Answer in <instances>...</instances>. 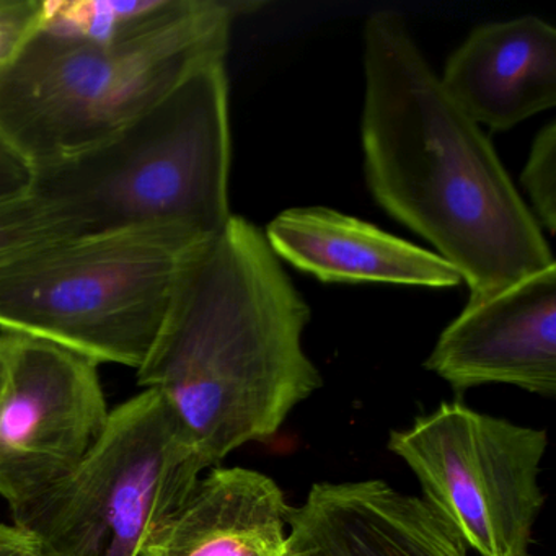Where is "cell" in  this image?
I'll use <instances>...</instances> for the list:
<instances>
[{
	"instance_id": "8fae6325",
	"label": "cell",
	"mask_w": 556,
	"mask_h": 556,
	"mask_svg": "<svg viewBox=\"0 0 556 556\" xmlns=\"http://www.w3.org/2000/svg\"><path fill=\"white\" fill-rule=\"evenodd\" d=\"M477 125L509 131L556 105V30L533 15L481 25L439 77Z\"/></svg>"
},
{
	"instance_id": "30bf717a",
	"label": "cell",
	"mask_w": 556,
	"mask_h": 556,
	"mask_svg": "<svg viewBox=\"0 0 556 556\" xmlns=\"http://www.w3.org/2000/svg\"><path fill=\"white\" fill-rule=\"evenodd\" d=\"M288 526L285 556H468L421 497L382 480L314 484Z\"/></svg>"
},
{
	"instance_id": "ba28073f",
	"label": "cell",
	"mask_w": 556,
	"mask_h": 556,
	"mask_svg": "<svg viewBox=\"0 0 556 556\" xmlns=\"http://www.w3.org/2000/svg\"><path fill=\"white\" fill-rule=\"evenodd\" d=\"M109 416L96 361L0 330V497L12 513L70 477Z\"/></svg>"
},
{
	"instance_id": "8992f818",
	"label": "cell",
	"mask_w": 556,
	"mask_h": 556,
	"mask_svg": "<svg viewBox=\"0 0 556 556\" xmlns=\"http://www.w3.org/2000/svg\"><path fill=\"white\" fill-rule=\"evenodd\" d=\"M210 467L155 390L110 412L79 467L27 506L14 526L43 556H142Z\"/></svg>"
},
{
	"instance_id": "9c48e42d",
	"label": "cell",
	"mask_w": 556,
	"mask_h": 556,
	"mask_svg": "<svg viewBox=\"0 0 556 556\" xmlns=\"http://www.w3.org/2000/svg\"><path fill=\"white\" fill-rule=\"evenodd\" d=\"M425 367L455 390L488 383L556 395V265L468 302Z\"/></svg>"
},
{
	"instance_id": "ac0fdd59",
	"label": "cell",
	"mask_w": 556,
	"mask_h": 556,
	"mask_svg": "<svg viewBox=\"0 0 556 556\" xmlns=\"http://www.w3.org/2000/svg\"><path fill=\"white\" fill-rule=\"evenodd\" d=\"M34 168L0 138V198L30 190Z\"/></svg>"
},
{
	"instance_id": "e0dca14e",
	"label": "cell",
	"mask_w": 556,
	"mask_h": 556,
	"mask_svg": "<svg viewBox=\"0 0 556 556\" xmlns=\"http://www.w3.org/2000/svg\"><path fill=\"white\" fill-rule=\"evenodd\" d=\"M45 0H0V77L43 28Z\"/></svg>"
},
{
	"instance_id": "2e32d148",
	"label": "cell",
	"mask_w": 556,
	"mask_h": 556,
	"mask_svg": "<svg viewBox=\"0 0 556 556\" xmlns=\"http://www.w3.org/2000/svg\"><path fill=\"white\" fill-rule=\"evenodd\" d=\"M523 188L529 194L530 213L548 236L556 230V123L540 129L530 148L529 159L520 175Z\"/></svg>"
},
{
	"instance_id": "3957f363",
	"label": "cell",
	"mask_w": 556,
	"mask_h": 556,
	"mask_svg": "<svg viewBox=\"0 0 556 556\" xmlns=\"http://www.w3.org/2000/svg\"><path fill=\"white\" fill-rule=\"evenodd\" d=\"M263 5L184 0L157 27L113 45L41 28L0 77V138L34 170L100 144L191 71L226 61L233 21Z\"/></svg>"
},
{
	"instance_id": "52a82bcc",
	"label": "cell",
	"mask_w": 556,
	"mask_h": 556,
	"mask_svg": "<svg viewBox=\"0 0 556 556\" xmlns=\"http://www.w3.org/2000/svg\"><path fill=\"white\" fill-rule=\"evenodd\" d=\"M546 445L545 429L460 402L441 403L389 438V451L412 468L429 509L480 556H529L545 506L539 475Z\"/></svg>"
},
{
	"instance_id": "ffe728a7",
	"label": "cell",
	"mask_w": 556,
	"mask_h": 556,
	"mask_svg": "<svg viewBox=\"0 0 556 556\" xmlns=\"http://www.w3.org/2000/svg\"><path fill=\"white\" fill-rule=\"evenodd\" d=\"M34 556H43V555H41V553H40V552H37V553H35V555H34Z\"/></svg>"
},
{
	"instance_id": "5bb4252c",
	"label": "cell",
	"mask_w": 556,
	"mask_h": 556,
	"mask_svg": "<svg viewBox=\"0 0 556 556\" xmlns=\"http://www.w3.org/2000/svg\"><path fill=\"white\" fill-rule=\"evenodd\" d=\"M184 0H45L43 30L96 45H113L157 27Z\"/></svg>"
},
{
	"instance_id": "4fadbf2b",
	"label": "cell",
	"mask_w": 556,
	"mask_h": 556,
	"mask_svg": "<svg viewBox=\"0 0 556 556\" xmlns=\"http://www.w3.org/2000/svg\"><path fill=\"white\" fill-rule=\"evenodd\" d=\"M289 510L268 475L217 467L198 481L142 556H285Z\"/></svg>"
},
{
	"instance_id": "6da1fadb",
	"label": "cell",
	"mask_w": 556,
	"mask_h": 556,
	"mask_svg": "<svg viewBox=\"0 0 556 556\" xmlns=\"http://www.w3.org/2000/svg\"><path fill=\"white\" fill-rule=\"evenodd\" d=\"M364 74L370 193L460 273L468 302L555 266L490 139L445 92L396 12L367 17Z\"/></svg>"
},
{
	"instance_id": "7a4b0ae2",
	"label": "cell",
	"mask_w": 556,
	"mask_h": 556,
	"mask_svg": "<svg viewBox=\"0 0 556 556\" xmlns=\"http://www.w3.org/2000/svg\"><path fill=\"white\" fill-rule=\"evenodd\" d=\"M311 321L265 233L242 216L194 250L138 383L170 406L207 465L266 441L321 386Z\"/></svg>"
},
{
	"instance_id": "9a60e30c",
	"label": "cell",
	"mask_w": 556,
	"mask_h": 556,
	"mask_svg": "<svg viewBox=\"0 0 556 556\" xmlns=\"http://www.w3.org/2000/svg\"><path fill=\"white\" fill-rule=\"evenodd\" d=\"M71 236H76L73 226L34 191L0 198V266L37 247Z\"/></svg>"
},
{
	"instance_id": "5b68a950",
	"label": "cell",
	"mask_w": 556,
	"mask_h": 556,
	"mask_svg": "<svg viewBox=\"0 0 556 556\" xmlns=\"http://www.w3.org/2000/svg\"><path fill=\"white\" fill-rule=\"evenodd\" d=\"M204 242L177 227L148 226L37 247L0 266V330L138 369Z\"/></svg>"
},
{
	"instance_id": "7c38bea8",
	"label": "cell",
	"mask_w": 556,
	"mask_h": 556,
	"mask_svg": "<svg viewBox=\"0 0 556 556\" xmlns=\"http://www.w3.org/2000/svg\"><path fill=\"white\" fill-rule=\"evenodd\" d=\"M279 260L324 282L457 288L460 273L438 253L328 207H292L266 227Z\"/></svg>"
},
{
	"instance_id": "277c9868",
	"label": "cell",
	"mask_w": 556,
	"mask_h": 556,
	"mask_svg": "<svg viewBox=\"0 0 556 556\" xmlns=\"http://www.w3.org/2000/svg\"><path fill=\"white\" fill-rule=\"evenodd\" d=\"M230 155L226 61H211L105 141L34 170L30 190L76 236L167 226L210 240L232 217Z\"/></svg>"
},
{
	"instance_id": "d6986e66",
	"label": "cell",
	"mask_w": 556,
	"mask_h": 556,
	"mask_svg": "<svg viewBox=\"0 0 556 556\" xmlns=\"http://www.w3.org/2000/svg\"><path fill=\"white\" fill-rule=\"evenodd\" d=\"M37 543L24 530L0 523V556H34Z\"/></svg>"
}]
</instances>
